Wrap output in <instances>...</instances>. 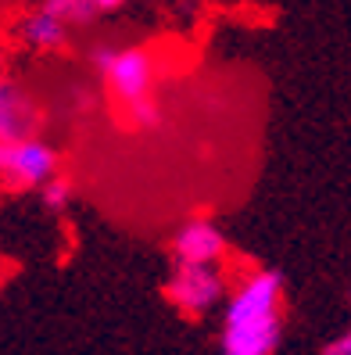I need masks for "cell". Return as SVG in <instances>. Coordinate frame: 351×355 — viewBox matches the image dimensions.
I'll return each instance as SVG.
<instances>
[{"mask_svg": "<svg viewBox=\"0 0 351 355\" xmlns=\"http://www.w3.org/2000/svg\"><path fill=\"white\" fill-rule=\"evenodd\" d=\"M165 295L187 316H208L215 305L226 302L230 284H226L219 262H176L169 284H165Z\"/></svg>", "mask_w": 351, "mask_h": 355, "instance_id": "7a4b0ae2", "label": "cell"}, {"mask_svg": "<svg viewBox=\"0 0 351 355\" xmlns=\"http://www.w3.org/2000/svg\"><path fill=\"white\" fill-rule=\"evenodd\" d=\"M105 79H108V90L122 104L151 97V90H154V58L143 47H122V51H115L111 65L105 69Z\"/></svg>", "mask_w": 351, "mask_h": 355, "instance_id": "277c9868", "label": "cell"}, {"mask_svg": "<svg viewBox=\"0 0 351 355\" xmlns=\"http://www.w3.org/2000/svg\"><path fill=\"white\" fill-rule=\"evenodd\" d=\"M33 104L29 97L15 87L11 79L0 76V140H18V137H29L33 126Z\"/></svg>", "mask_w": 351, "mask_h": 355, "instance_id": "8992f818", "label": "cell"}, {"mask_svg": "<svg viewBox=\"0 0 351 355\" xmlns=\"http://www.w3.org/2000/svg\"><path fill=\"white\" fill-rule=\"evenodd\" d=\"M0 284H4V266H0Z\"/></svg>", "mask_w": 351, "mask_h": 355, "instance_id": "5bb4252c", "label": "cell"}, {"mask_svg": "<svg viewBox=\"0 0 351 355\" xmlns=\"http://www.w3.org/2000/svg\"><path fill=\"white\" fill-rule=\"evenodd\" d=\"M57 176V151L39 137H18L4 144V162H0V180L11 187H44Z\"/></svg>", "mask_w": 351, "mask_h": 355, "instance_id": "3957f363", "label": "cell"}, {"mask_svg": "<svg viewBox=\"0 0 351 355\" xmlns=\"http://www.w3.org/2000/svg\"><path fill=\"white\" fill-rule=\"evenodd\" d=\"M172 255L176 262H222L226 237L212 219H187L172 237Z\"/></svg>", "mask_w": 351, "mask_h": 355, "instance_id": "5b68a950", "label": "cell"}, {"mask_svg": "<svg viewBox=\"0 0 351 355\" xmlns=\"http://www.w3.org/2000/svg\"><path fill=\"white\" fill-rule=\"evenodd\" d=\"M323 355H351V330H348V334H341V338H337L334 345H330Z\"/></svg>", "mask_w": 351, "mask_h": 355, "instance_id": "7c38bea8", "label": "cell"}, {"mask_svg": "<svg viewBox=\"0 0 351 355\" xmlns=\"http://www.w3.org/2000/svg\"><path fill=\"white\" fill-rule=\"evenodd\" d=\"M283 338V280L255 269L237 280L222 305V355H273Z\"/></svg>", "mask_w": 351, "mask_h": 355, "instance_id": "6da1fadb", "label": "cell"}, {"mask_svg": "<svg viewBox=\"0 0 351 355\" xmlns=\"http://www.w3.org/2000/svg\"><path fill=\"white\" fill-rule=\"evenodd\" d=\"M90 4H93L97 11H115V8L126 4V0H90Z\"/></svg>", "mask_w": 351, "mask_h": 355, "instance_id": "4fadbf2b", "label": "cell"}, {"mask_svg": "<svg viewBox=\"0 0 351 355\" xmlns=\"http://www.w3.org/2000/svg\"><path fill=\"white\" fill-rule=\"evenodd\" d=\"M115 51H118V47H108V44H100V47H93V54H90V61H93V69H97V72H105V69L111 65V58H115Z\"/></svg>", "mask_w": 351, "mask_h": 355, "instance_id": "8fae6325", "label": "cell"}, {"mask_svg": "<svg viewBox=\"0 0 351 355\" xmlns=\"http://www.w3.org/2000/svg\"><path fill=\"white\" fill-rule=\"evenodd\" d=\"M65 29L69 26L61 22L57 15H51L47 8H39L22 22V40L29 47H36V51H54V47L65 44V36H69Z\"/></svg>", "mask_w": 351, "mask_h": 355, "instance_id": "52a82bcc", "label": "cell"}, {"mask_svg": "<svg viewBox=\"0 0 351 355\" xmlns=\"http://www.w3.org/2000/svg\"><path fill=\"white\" fill-rule=\"evenodd\" d=\"M126 115H129V122H133V126L147 130V126H154V122H158V101H154V97H140V101H129V104H126Z\"/></svg>", "mask_w": 351, "mask_h": 355, "instance_id": "30bf717a", "label": "cell"}, {"mask_svg": "<svg viewBox=\"0 0 351 355\" xmlns=\"http://www.w3.org/2000/svg\"><path fill=\"white\" fill-rule=\"evenodd\" d=\"M44 8H47L51 15H57L65 26H72V22H90L93 11H97L90 0H44Z\"/></svg>", "mask_w": 351, "mask_h": 355, "instance_id": "ba28073f", "label": "cell"}, {"mask_svg": "<svg viewBox=\"0 0 351 355\" xmlns=\"http://www.w3.org/2000/svg\"><path fill=\"white\" fill-rule=\"evenodd\" d=\"M39 191H44V205L51 208V212H61V208L72 201V183L61 180V176H51Z\"/></svg>", "mask_w": 351, "mask_h": 355, "instance_id": "9c48e42d", "label": "cell"}]
</instances>
